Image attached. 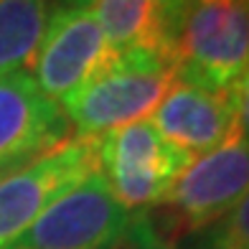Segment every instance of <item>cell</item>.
Returning a JSON list of instances; mask_svg holds the SVG:
<instances>
[{
	"mask_svg": "<svg viewBox=\"0 0 249 249\" xmlns=\"http://www.w3.org/2000/svg\"><path fill=\"white\" fill-rule=\"evenodd\" d=\"M209 249H249V191L216 224Z\"/></svg>",
	"mask_w": 249,
	"mask_h": 249,
	"instance_id": "7c38bea8",
	"label": "cell"
},
{
	"mask_svg": "<svg viewBox=\"0 0 249 249\" xmlns=\"http://www.w3.org/2000/svg\"><path fill=\"white\" fill-rule=\"evenodd\" d=\"M97 0H59V5H64V10H92V5Z\"/></svg>",
	"mask_w": 249,
	"mask_h": 249,
	"instance_id": "5bb4252c",
	"label": "cell"
},
{
	"mask_svg": "<svg viewBox=\"0 0 249 249\" xmlns=\"http://www.w3.org/2000/svg\"><path fill=\"white\" fill-rule=\"evenodd\" d=\"M194 155L160 138L150 120H138L102 135L99 173L127 211L155 209Z\"/></svg>",
	"mask_w": 249,
	"mask_h": 249,
	"instance_id": "277c9868",
	"label": "cell"
},
{
	"mask_svg": "<svg viewBox=\"0 0 249 249\" xmlns=\"http://www.w3.org/2000/svg\"><path fill=\"white\" fill-rule=\"evenodd\" d=\"M102 138L74 135L0 180V249H8L41 211L99 168Z\"/></svg>",
	"mask_w": 249,
	"mask_h": 249,
	"instance_id": "8992f818",
	"label": "cell"
},
{
	"mask_svg": "<svg viewBox=\"0 0 249 249\" xmlns=\"http://www.w3.org/2000/svg\"><path fill=\"white\" fill-rule=\"evenodd\" d=\"M69 138L66 115L31 74H0V163L26 165Z\"/></svg>",
	"mask_w": 249,
	"mask_h": 249,
	"instance_id": "ba28073f",
	"label": "cell"
},
{
	"mask_svg": "<svg viewBox=\"0 0 249 249\" xmlns=\"http://www.w3.org/2000/svg\"><path fill=\"white\" fill-rule=\"evenodd\" d=\"M46 28V0H0V74L33 64Z\"/></svg>",
	"mask_w": 249,
	"mask_h": 249,
	"instance_id": "8fae6325",
	"label": "cell"
},
{
	"mask_svg": "<svg viewBox=\"0 0 249 249\" xmlns=\"http://www.w3.org/2000/svg\"><path fill=\"white\" fill-rule=\"evenodd\" d=\"M26 165H28V163H26ZM18 168H23V165H16V163H0V180L8 178L10 173H16Z\"/></svg>",
	"mask_w": 249,
	"mask_h": 249,
	"instance_id": "9a60e30c",
	"label": "cell"
},
{
	"mask_svg": "<svg viewBox=\"0 0 249 249\" xmlns=\"http://www.w3.org/2000/svg\"><path fill=\"white\" fill-rule=\"evenodd\" d=\"M94 10H53L33 56V82L51 102L87 84L112 59Z\"/></svg>",
	"mask_w": 249,
	"mask_h": 249,
	"instance_id": "52a82bcc",
	"label": "cell"
},
{
	"mask_svg": "<svg viewBox=\"0 0 249 249\" xmlns=\"http://www.w3.org/2000/svg\"><path fill=\"white\" fill-rule=\"evenodd\" d=\"M231 99H234V109H236V124H239V132L249 140V66L239 76V82L234 84Z\"/></svg>",
	"mask_w": 249,
	"mask_h": 249,
	"instance_id": "4fadbf2b",
	"label": "cell"
},
{
	"mask_svg": "<svg viewBox=\"0 0 249 249\" xmlns=\"http://www.w3.org/2000/svg\"><path fill=\"white\" fill-rule=\"evenodd\" d=\"M176 82V64L153 53H115L102 69L61 99L76 135L102 138L155 112Z\"/></svg>",
	"mask_w": 249,
	"mask_h": 249,
	"instance_id": "6da1fadb",
	"label": "cell"
},
{
	"mask_svg": "<svg viewBox=\"0 0 249 249\" xmlns=\"http://www.w3.org/2000/svg\"><path fill=\"white\" fill-rule=\"evenodd\" d=\"M94 16L112 53H153L176 59L188 0H97Z\"/></svg>",
	"mask_w": 249,
	"mask_h": 249,
	"instance_id": "30bf717a",
	"label": "cell"
},
{
	"mask_svg": "<svg viewBox=\"0 0 249 249\" xmlns=\"http://www.w3.org/2000/svg\"><path fill=\"white\" fill-rule=\"evenodd\" d=\"M160 138L186 153H209L239 130L231 92H211L176 79L153 112Z\"/></svg>",
	"mask_w": 249,
	"mask_h": 249,
	"instance_id": "9c48e42d",
	"label": "cell"
},
{
	"mask_svg": "<svg viewBox=\"0 0 249 249\" xmlns=\"http://www.w3.org/2000/svg\"><path fill=\"white\" fill-rule=\"evenodd\" d=\"M173 64L180 82L231 92L249 66V0H188Z\"/></svg>",
	"mask_w": 249,
	"mask_h": 249,
	"instance_id": "7a4b0ae2",
	"label": "cell"
},
{
	"mask_svg": "<svg viewBox=\"0 0 249 249\" xmlns=\"http://www.w3.org/2000/svg\"><path fill=\"white\" fill-rule=\"evenodd\" d=\"M127 226L130 213L109 194L97 168L51 201L8 249H115Z\"/></svg>",
	"mask_w": 249,
	"mask_h": 249,
	"instance_id": "5b68a950",
	"label": "cell"
},
{
	"mask_svg": "<svg viewBox=\"0 0 249 249\" xmlns=\"http://www.w3.org/2000/svg\"><path fill=\"white\" fill-rule=\"evenodd\" d=\"M249 191V140L236 130L219 148L194 158L155 209L165 213V236L219 224Z\"/></svg>",
	"mask_w": 249,
	"mask_h": 249,
	"instance_id": "3957f363",
	"label": "cell"
}]
</instances>
